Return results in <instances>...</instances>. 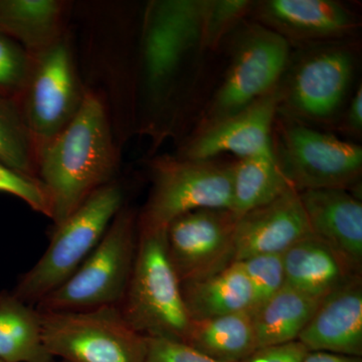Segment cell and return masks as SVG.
<instances>
[{
    "label": "cell",
    "mask_w": 362,
    "mask_h": 362,
    "mask_svg": "<svg viewBox=\"0 0 362 362\" xmlns=\"http://www.w3.org/2000/svg\"><path fill=\"white\" fill-rule=\"evenodd\" d=\"M69 8L64 0H0V33L37 56L65 37Z\"/></svg>",
    "instance_id": "obj_19"
},
{
    "label": "cell",
    "mask_w": 362,
    "mask_h": 362,
    "mask_svg": "<svg viewBox=\"0 0 362 362\" xmlns=\"http://www.w3.org/2000/svg\"><path fill=\"white\" fill-rule=\"evenodd\" d=\"M206 0H154L142 18L137 62L141 126L163 128L173 115L187 74L199 52Z\"/></svg>",
    "instance_id": "obj_1"
},
{
    "label": "cell",
    "mask_w": 362,
    "mask_h": 362,
    "mask_svg": "<svg viewBox=\"0 0 362 362\" xmlns=\"http://www.w3.org/2000/svg\"><path fill=\"white\" fill-rule=\"evenodd\" d=\"M322 300L285 285L252 312L258 349L298 340Z\"/></svg>",
    "instance_id": "obj_23"
},
{
    "label": "cell",
    "mask_w": 362,
    "mask_h": 362,
    "mask_svg": "<svg viewBox=\"0 0 362 362\" xmlns=\"http://www.w3.org/2000/svg\"><path fill=\"white\" fill-rule=\"evenodd\" d=\"M345 129L354 134H361L362 131V86L357 88L356 94L350 101L344 118Z\"/></svg>",
    "instance_id": "obj_32"
},
{
    "label": "cell",
    "mask_w": 362,
    "mask_h": 362,
    "mask_svg": "<svg viewBox=\"0 0 362 362\" xmlns=\"http://www.w3.org/2000/svg\"><path fill=\"white\" fill-rule=\"evenodd\" d=\"M218 159V158H216ZM162 156L150 163L151 190L139 230H166L178 216L202 209L233 207V163Z\"/></svg>",
    "instance_id": "obj_6"
},
{
    "label": "cell",
    "mask_w": 362,
    "mask_h": 362,
    "mask_svg": "<svg viewBox=\"0 0 362 362\" xmlns=\"http://www.w3.org/2000/svg\"><path fill=\"white\" fill-rule=\"evenodd\" d=\"M254 4L250 0H206L202 25L204 49H216L223 37L252 13Z\"/></svg>",
    "instance_id": "obj_26"
},
{
    "label": "cell",
    "mask_w": 362,
    "mask_h": 362,
    "mask_svg": "<svg viewBox=\"0 0 362 362\" xmlns=\"http://www.w3.org/2000/svg\"><path fill=\"white\" fill-rule=\"evenodd\" d=\"M0 162L37 178V145L16 98L0 97Z\"/></svg>",
    "instance_id": "obj_25"
},
{
    "label": "cell",
    "mask_w": 362,
    "mask_h": 362,
    "mask_svg": "<svg viewBox=\"0 0 362 362\" xmlns=\"http://www.w3.org/2000/svg\"><path fill=\"white\" fill-rule=\"evenodd\" d=\"M309 350L301 342L295 341L259 347L239 362H303Z\"/></svg>",
    "instance_id": "obj_31"
},
{
    "label": "cell",
    "mask_w": 362,
    "mask_h": 362,
    "mask_svg": "<svg viewBox=\"0 0 362 362\" xmlns=\"http://www.w3.org/2000/svg\"><path fill=\"white\" fill-rule=\"evenodd\" d=\"M124 192L115 181L99 188L54 228L51 243L30 271L21 276L13 294L37 305L78 270L123 209Z\"/></svg>",
    "instance_id": "obj_4"
},
{
    "label": "cell",
    "mask_w": 362,
    "mask_h": 362,
    "mask_svg": "<svg viewBox=\"0 0 362 362\" xmlns=\"http://www.w3.org/2000/svg\"><path fill=\"white\" fill-rule=\"evenodd\" d=\"M119 309L143 337L185 343L192 320L168 256L166 230L138 228L134 266Z\"/></svg>",
    "instance_id": "obj_3"
},
{
    "label": "cell",
    "mask_w": 362,
    "mask_h": 362,
    "mask_svg": "<svg viewBox=\"0 0 362 362\" xmlns=\"http://www.w3.org/2000/svg\"><path fill=\"white\" fill-rule=\"evenodd\" d=\"M185 344L218 362H239L257 349L252 312L192 320Z\"/></svg>",
    "instance_id": "obj_22"
},
{
    "label": "cell",
    "mask_w": 362,
    "mask_h": 362,
    "mask_svg": "<svg viewBox=\"0 0 362 362\" xmlns=\"http://www.w3.org/2000/svg\"><path fill=\"white\" fill-rule=\"evenodd\" d=\"M190 320L254 312L256 296L239 262L209 277L180 283Z\"/></svg>",
    "instance_id": "obj_20"
},
{
    "label": "cell",
    "mask_w": 362,
    "mask_h": 362,
    "mask_svg": "<svg viewBox=\"0 0 362 362\" xmlns=\"http://www.w3.org/2000/svg\"><path fill=\"white\" fill-rule=\"evenodd\" d=\"M303 362H362L361 357L326 351H308Z\"/></svg>",
    "instance_id": "obj_33"
},
{
    "label": "cell",
    "mask_w": 362,
    "mask_h": 362,
    "mask_svg": "<svg viewBox=\"0 0 362 362\" xmlns=\"http://www.w3.org/2000/svg\"><path fill=\"white\" fill-rule=\"evenodd\" d=\"M299 194L312 233L361 273V199L344 188L305 190Z\"/></svg>",
    "instance_id": "obj_17"
},
{
    "label": "cell",
    "mask_w": 362,
    "mask_h": 362,
    "mask_svg": "<svg viewBox=\"0 0 362 362\" xmlns=\"http://www.w3.org/2000/svg\"><path fill=\"white\" fill-rule=\"evenodd\" d=\"M134 209L123 206L94 251L63 285L37 304L40 312L118 306L129 283L138 242Z\"/></svg>",
    "instance_id": "obj_5"
},
{
    "label": "cell",
    "mask_w": 362,
    "mask_h": 362,
    "mask_svg": "<svg viewBox=\"0 0 362 362\" xmlns=\"http://www.w3.org/2000/svg\"><path fill=\"white\" fill-rule=\"evenodd\" d=\"M32 65V57L14 40L0 33V95L18 98Z\"/></svg>",
    "instance_id": "obj_28"
},
{
    "label": "cell",
    "mask_w": 362,
    "mask_h": 362,
    "mask_svg": "<svg viewBox=\"0 0 362 362\" xmlns=\"http://www.w3.org/2000/svg\"><path fill=\"white\" fill-rule=\"evenodd\" d=\"M237 218L230 209H202L169 223L168 256L180 283L209 277L235 262Z\"/></svg>",
    "instance_id": "obj_11"
},
{
    "label": "cell",
    "mask_w": 362,
    "mask_h": 362,
    "mask_svg": "<svg viewBox=\"0 0 362 362\" xmlns=\"http://www.w3.org/2000/svg\"><path fill=\"white\" fill-rule=\"evenodd\" d=\"M145 362H218L183 342L148 338Z\"/></svg>",
    "instance_id": "obj_30"
},
{
    "label": "cell",
    "mask_w": 362,
    "mask_h": 362,
    "mask_svg": "<svg viewBox=\"0 0 362 362\" xmlns=\"http://www.w3.org/2000/svg\"><path fill=\"white\" fill-rule=\"evenodd\" d=\"M47 351L59 362H145L148 338L126 322L118 306L40 312Z\"/></svg>",
    "instance_id": "obj_7"
},
{
    "label": "cell",
    "mask_w": 362,
    "mask_h": 362,
    "mask_svg": "<svg viewBox=\"0 0 362 362\" xmlns=\"http://www.w3.org/2000/svg\"><path fill=\"white\" fill-rule=\"evenodd\" d=\"M312 233L299 192L290 187L268 204L238 216L235 262L259 254H283Z\"/></svg>",
    "instance_id": "obj_14"
},
{
    "label": "cell",
    "mask_w": 362,
    "mask_h": 362,
    "mask_svg": "<svg viewBox=\"0 0 362 362\" xmlns=\"http://www.w3.org/2000/svg\"><path fill=\"white\" fill-rule=\"evenodd\" d=\"M252 11L288 42H333L356 25L351 11L333 0H266L254 4Z\"/></svg>",
    "instance_id": "obj_15"
},
{
    "label": "cell",
    "mask_w": 362,
    "mask_h": 362,
    "mask_svg": "<svg viewBox=\"0 0 362 362\" xmlns=\"http://www.w3.org/2000/svg\"><path fill=\"white\" fill-rule=\"evenodd\" d=\"M273 135L279 168L298 192L354 187L362 171V148L299 121L280 123Z\"/></svg>",
    "instance_id": "obj_8"
},
{
    "label": "cell",
    "mask_w": 362,
    "mask_h": 362,
    "mask_svg": "<svg viewBox=\"0 0 362 362\" xmlns=\"http://www.w3.org/2000/svg\"><path fill=\"white\" fill-rule=\"evenodd\" d=\"M119 160L106 103L87 88L75 118L37 150V178L51 197L54 228L90 194L115 181Z\"/></svg>",
    "instance_id": "obj_2"
},
{
    "label": "cell",
    "mask_w": 362,
    "mask_h": 362,
    "mask_svg": "<svg viewBox=\"0 0 362 362\" xmlns=\"http://www.w3.org/2000/svg\"><path fill=\"white\" fill-rule=\"evenodd\" d=\"M298 341L309 351L361 357V275L323 298Z\"/></svg>",
    "instance_id": "obj_16"
},
{
    "label": "cell",
    "mask_w": 362,
    "mask_h": 362,
    "mask_svg": "<svg viewBox=\"0 0 362 362\" xmlns=\"http://www.w3.org/2000/svg\"><path fill=\"white\" fill-rule=\"evenodd\" d=\"M0 192L18 197L33 211L52 218V199L37 178L21 175L0 162Z\"/></svg>",
    "instance_id": "obj_29"
},
{
    "label": "cell",
    "mask_w": 362,
    "mask_h": 362,
    "mask_svg": "<svg viewBox=\"0 0 362 362\" xmlns=\"http://www.w3.org/2000/svg\"><path fill=\"white\" fill-rule=\"evenodd\" d=\"M0 362H6V361H1V359H0Z\"/></svg>",
    "instance_id": "obj_34"
},
{
    "label": "cell",
    "mask_w": 362,
    "mask_h": 362,
    "mask_svg": "<svg viewBox=\"0 0 362 362\" xmlns=\"http://www.w3.org/2000/svg\"><path fill=\"white\" fill-rule=\"evenodd\" d=\"M239 263L254 290L256 309L286 285L283 254L255 255Z\"/></svg>",
    "instance_id": "obj_27"
},
{
    "label": "cell",
    "mask_w": 362,
    "mask_h": 362,
    "mask_svg": "<svg viewBox=\"0 0 362 362\" xmlns=\"http://www.w3.org/2000/svg\"><path fill=\"white\" fill-rule=\"evenodd\" d=\"M0 359L57 362L42 338V315L13 293H0Z\"/></svg>",
    "instance_id": "obj_21"
},
{
    "label": "cell",
    "mask_w": 362,
    "mask_h": 362,
    "mask_svg": "<svg viewBox=\"0 0 362 362\" xmlns=\"http://www.w3.org/2000/svg\"><path fill=\"white\" fill-rule=\"evenodd\" d=\"M86 90L68 35L32 57L28 80L16 99L37 150L75 118Z\"/></svg>",
    "instance_id": "obj_9"
},
{
    "label": "cell",
    "mask_w": 362,
    "mask_h": 362,
    "mask_svg": "<svg viewBox=\"0 0 362 362\" xmlns=\"http://www.w3.org/2000/svg\"><path fill=\"white\" fill-rule=\"evenodd\" d=\"M290 59V44L267 26L249 25L240 35L223 82L199 129L233 115L277 89Z\"/></svg>",
    "instance_id": "obj_10"
},
{
    "label": "cell",
    "mask_w": 362,
    "mask_h": 362,
    "mask_svg": "<svg viewBox=\"0 0 362 362\" xmlns=\"http://www.w3.org/2000/svg\"><path fill=\"white\" fill-rule=\"evenodd\" d=\"M283 261L286 285L320 299L361 275L341 255L313 233L283 252Z\"/></svg>",
    "instance_id": "obj_18"
},
{
    "label": "cell",
    "mask_w": 362,
    "mask_h": 362,
    "mask_svg": "<svg viewBox=\"0 0 362 362\" xmlns=\"http://www.w3.org/2000/svg\"><path fill=\"white\" fill-rule=\"evenodd\" d=\"M354 58L342 47H326L307 54L293 68L281 107L304 120L324 122L337 115L349 93Z\"/></svg>",
    "instance_id": "obj_12"
},
{
    "label": "cell",
    "mask_w": 362,
    "mask_h": 362,
    "mask_svg": "<svg viewBox=\"0 0 362 362\" xmlns=\"http://www.w3.org/2000/svg\"><path fill=\"white\" fill-rule=\"evenodd\" d=\"M279 86L247 108L197 130L177 156L209 160L230 153L242 159L271 148L274 126L280 110Z\"/></svg>",
    "instance_id": "obj_13"
},
{
    "label": "cell",
    "mask_w": 362,
    "mask_h": 362,
    "mask_svg": "<svg viewBox=\"0 0 362 362\" xmlns=\"http://www.w3.org/2000/svg\"><path fill=\"white\" fill-rule=\"evenodd\" d=\"M271 148L233 163V207L235 216L264 206L290 188Z\"/></svg>",
    "instance_id": "obj_24"
},
{
    "label": "cell",
    "mask_w": 362,
    "mask_h": 362,
    "mask_svg": "<svg viewBox=\"0 0 362 362\" xmlns=\"http://www.w3.org/2000/svg\"><path fill=\"white\" fill-rule=\"evenodd\" d=\"M0 97H2L1 95H0Z\"/></svg>",
    "instance_id": "obj_35"
}]
</instances>
